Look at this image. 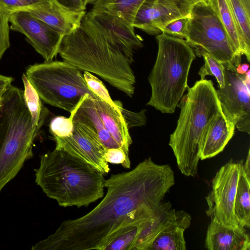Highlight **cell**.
<instances>
[{
	"label": "cell",
	"instance_id": "6da1fadb",
	"mask_svg": "<svg viewBox=\"0 0 250 250\" xmlns=\"http://www.w3.org/2000/svg\"><path fill=\"white\" fill-rule=\"evenodd\" d=\"M174 184L170 166L146 158L129 171L112 174L105 180L107 192L99 204L81 217L64 220L53 233L32 248L103 250L120 228L152 217Z\"/></svg>",
	"mask_w": 250,
	"mask_h": 250
},
{
	"label": "cell",
	"instance_id": "7a4b0ae2",
	"mask_svg": "<svg viewBox=\"0 0 250 250\" xmlns=\"http://www.w3.org/2000/svg\"><path fill=\"white\" fill-rule=\"evenodd\" d=\"M35 182L63 207H87L104 196V174L65 151L55 148L41 155Z\"/></svg>",
	"mask_w": 250,
	"mask_h": 250
},
{
	"label": "cell",
	"instance_id": "3957f363",
	"mask_svg": "<svg viewBox=\"0 0 250 250\" xmlns=\"http://www.w3.org/2000/svg\"><path fill=\"white\" fill-rule=\"evenodd\" d=\"M58 54L63 61L98 75L128 96H133L136 79L132 62L117 45L83 19L78 28L63 37Z\"/></svg>",
	"mask_w": 250,
	"mask_h": 250
},
{
	"label": "cell",
	"instance_id": "277c9868",
	"mask_svg": "<svg viewBox=\"0 0 250 250\" xmlns=\"http://www.w3.org/2000/svg\"><path fill=\"white\" fill-rule=\"evenodd\" d=\"M187 90V94L177 104L181 111L169 145L181 172L186 176L195 177L207 130L222 110L211 80L198 81Z\"/></svg>",
	"mask_w": 250,
	"mask_h": 250
},
{
	"label": "cell",
	"instance_id": "5b68a950",
	"mask_svg": "<svg viewBox=\"0 0 250 250\" xmlns=\"http://www.w3.org/2000/svg\"><path fill=\"white\" fill-rule=\"evenodd\" d=\"M43 125L33 126L23 91L11 85L0 100V192L32 157Z\"/></svg>",
	"mask_w": 250,
	"mask_h": 250
},
{
	"label": "cell",
	"instance_id": "8992f818",
	"mask_svg": "<svg viewBox=\"0 0 250 250\" xmlns=\"http://www.w3.org/2000/svg\"><path fill=\"white\" fill-rule=\"evenodd\" d=\"M155 63L148 77L151 95L147 105L163 113H173L188 88L189 71L196 55L187 42L162 33Z\"/></svg>",
	"mask_w": 250,
	"mask_h": 250
},
{
	"label": "cell",
	"instance_id": "52a82bcc",
	"mask_svg": "<svg viewBox=\"0 0 250 250\" xmlns=\"http://www.w3.org/2000/svg\"><path fill=\"white\" fill-rule=\"evenodd\" d=\"M83 70L64 61H51L30 65L26 77L40 99L69 113L87 94L99 98L87 86Z\"/></svg>",
	"mask_w": 250,
	"mask_h": 250
},
{
	"label": "cell",
	"instance_id": "ba28073f",
	"mask_svg": "<svg viewBox=\"0 0 250 250\" xmlns=\"http://www.w3.org/2000/svg\"><path fill=\"white\" fill-rule=\"evenodd\" d=\"M185 40L199 57L207 53L222 63L235 66L241 63L227 32L209 4L193 6Z\"/></svg>",
	"mask_w": 250,
	"mask_h": 250
},
{
	"label": "cell",
	"instance_id": "9c48e42d",
	"mask_svg": "<svg viewBox=\"0 0 250 250\" xmlns=\"http://www.w3.org/2000/svg\"><path fill=\"white\" fill-rule=\"evenodd\" d=\"M243 161L232 160L221 167L212 181V189L206 199V213L211 220L225 226L239 225L234 214V202Z\"/></svg>",
	"mask_w": 250,
	"mask_h": 250
},
{
	"label": "cell",
	"instance_id": "30bf717a",
	"mask_svg": "<svg viewBox=\"0 0 250 250\" xmlns=\"http://www.w3.org/2000/svg\"><path fill=\"white\" fill-rule=\"evenodd\" d=\"M225 85L216 90L222 110L240 131L250 134V71L238 74L236 67L223 63Z\"/></svg>",
	"mask_w": 250,
	"mask_h": 250
},
{
	"label": "cell",
	"instance_id": "8fae6325",
	"mask_svg": "<svg viewBox=\"0 0 250 250\" xmlns=\"http://www.w3.org/2000/svg\"><path fill=\"white\" fill-rule=\"evenodd\" d=\"M9 22L11 23L10 28L24 35L45 62L52 61L58 54L63 36L29 11L11 14Z\"/></svg>",
	"mask_w": 250,
	"mask_h": 250
},
{
	"label": "cell",
	"instance_id": "7c38bea8",
	"mask_svg": "<svg viewBox=\"0 0 250 250\" xmlns=\"http://www.w3.org/2000/svg\"><path fill=\"white\" fill-rule=\"evenodd\" d=\"M193 6L189 0H145L135 15L133 27L157 36L169 22L189 15Z\"/></svg>",
	"mask_w": 250,
	"mask_h": 250
},
{
	"label": "cell",
	"instance_id": "4fadbf2b",
	"mask_svg": "<svg viewBox=\"0 0 250 250\" xmlns=\"http://www.w3.org/2000/svg\"><path fill=\"white\" fill-rule=\"evenodd\" d=\"M83 19L108 41L117 45L132 62L135 50L144 46L143 39L134 28L108 13L90 10Z\"/></svg>",
	"mask_w": 250,
	"mask_h": 250
},
{
	"label": "cell",
	"instance_id": "5bb4252c",
	"mask_svg": "<svg viewBox=\"0 0 250 250\" xmlns=\"http://www.w3.org/2000/svg\"><path fill=\"white\" fill-rule=\"evenodd\" d=\"M71 135L65 138H53L56 148L68 153L91 165L104 175L108 173L110 168L104 157L106 149L95 137L74 123Z\"/></svg>",
	"mask_w": 250,
	"mask_h": 250
},
{
	"label": "cell",
	"instance_id": "9a60e30c",
	"mask_svg": "<svg viewBox=\"0 0 250 250\" xmlns=\"http://www.w3.org/2000/svg\"><path fill=\"white\" fill-rule=\"evenodd\" d=\"M70 113L73 123L97 138L105 148L120 147L104 127L89 94L84 95Z\"/></svg>",
	"mask_w": 250,
	"mask_h": 250
},
{
	"label": "cell",
	"instance_id": "2e32d148",
	"mask_svg": "<svg viewBox=\"0 0 250 250\" xmlns=\"http://www.w3.org/2000/svg\"><path fill=\"white\" fill-rule=\"evenodd\" d=\"M191 217L184 210L172 208L164 227L148 250H185L184 232L191 224Z\"/></svg>",
	"mask_w": 250,
	"mask_h": 250
},
{
	"label": "cell",
	"instance_id": "e0dca14e",
	"mask_svg": "<svg viewBox=\"0 0 250 250\" xmlns=\"http://www.w3.org/2000/svg\"><path fill=\"white\" fill-rule=\"evenodd\" d=\"M205 247L209 250H250V236L244 227H227L211 220Z\"/></svg>",
	"mask_w": 250,
	"mask_h": 250
},
{
	"label": "cell",
	"instance_id": "ac0fdd59",
	"mask_svg": "<svg viewBox=\"0 0 250 250\" xmlns=\"http://www.w3.org/2000/svg\"><path fill=\"white\" fill-rule=\"evenodd\" d=\"M29 12L63 36L78 28L86 13L67 9L53 0Z\"/></svg>",
	"mask_w": 250,
	"mask_h": 250
},
{
	"label": "cell",
	"instance_id": "d6986e66",
	"mask_svg": "<svg viewBox=\"0 0 250 250\" xmlns=\"http://www.w3.org/2000/svg\"><path fill=\"white\" fill-rule=\"evenodd\" d=\"M235 126L223 112L212 120L205 135L200 159L213 157L222 152L232 137Z\"/></svg>",
	"mask_w": 250,
	"mask_h": 250
},
{
	"label": "cell",
	"instance_id": "ffe728a7",
	"mask_svg": "<svg viewBox=\"0 0 250 250\" xmlns=\"http://www.w3.org/2000/svg\"><path fill=\"white\" fill-rule=\"evenodd\" d=\"M103 123L113 139L127 155L132 140L129 129L118 107H114L101 98L93 99Z\"/></svg>",
	"mask_w": 250,
	"mask_h": 250
},
{
	"label": "cell",
	"instance_id": "44dd1931",
	"mask_svg": "<svg viewBox=\"0 0 250 250\" xmlns=\"http://www.w3.org/2000/svg\"><path fill=\"white\" fill-rule=\"evenodd\" d=\"M208 4L215 13L227 32L237 55H243L241 32L229 0H208Z\"/></svg>",
	"mask_w": 250,
	"mask_h": 250
},
{
	"label": "cell",
	"instance_id": "7402d4cb",
	"mask_svg": "<svg viewBox=\"0 0 250 250\" xmlns=\"http://www.w3.org/2000/svg\"><path fill=\"white\" fill-rule=\"evenodd\" d=\"M171 209L172 204L170 202H161L155 214L143 226L138 236L134 250H148L166 223Z\"/></svg>",
	"mask_w": 250,
	"mask_h": 250
},
{
	"label": "cell",
	"instance_id": "603a6c76",
	"mask_svg": "<svg viewBox=\"0 0 250 250\" xmlns=\"http://www.w3.org/2000/svg\"><path fill=\"white\" fill-rule=\"evenodd\" d=\"M145 0H97L90 10L106 12L133 26L135 15Z\"/></svg>",
	"mask_w": 250,
	"mask_h": 250
},
{
	"label": "cell",
	"instance_id": "cb8c5ba5",
	"mask_svg": "<svg viewBox=\"0 0 250 250\" xmlns=\"http://www.w3.org/2000/svg\"><path fill=\"white\" fill-rule=\"evenodd\" d=\"M250 178L246 175L243 163L241 166L234 202V214L239 225L250 227Z\"/></svg>",
	"mask_w": 250,
	"mask_h": 250
},
{
	"label": "cell",
	"instance_id": "d4e9b609",
	"mask_svg": "<svg viewBox=\"0 0 250 250\" xmlns=\"http://www.w3.org/2000/svg\"><path fill=\"white\" fill-rule=\"evenodd\" d=\"M240 30L243 55L250 61V0H229Z\"/></svg>",
	"mask_w": 250,
	"mask_h": 250
},
{
	"label": "cell",
	"instance_id": "484cf974",
	"mask_svg": "<svg viewBox=\"0 0 250 250\" xmlns=\"http://www.w3.org/2000/svg\"><path fill=\"white\" fill-rule=\"evenodd\" d=\"M24 85L23 99L32 118L34 126L43 124L48 115V110L42 105L41 99L25 74H22Z\"/></svg>",
	"mask_w": 250,
	"mask_h": 250
},
{
	"label": "cell",
	"instance_id": "4316f807",
	"mask_svg": "<svg viewBox=\"0 0 250 250\" xmlns=\"http://www.w3.org/2000/svg\"><path fill=\"white\" fill-rule=\"evenodd\" d=\"M201 57L204 58L205 63L199 71L201 80L205 79L207 75L213 76L218 82V88L224 87L225 77L223 63L206 52L203 53Z\"/></svg>",
	"mask_w": 250,
	"mask_h": 250
},
{
	"label": "cell",
	"instance_id": "83f0119b",
	"mask_svg": "<svg viewBox=\"0 0 250 250\" xmlns=\"http://www.w3.org/2000/svg\"><path fill=\"white\" fill-rule=\"evenodd\" d=\"M50 0H0V9L9 15L21 11H30L39 8Z\"/></svg>",
	"mask_w": 250,
	"mask_h": 250
},
{
	"label": "cell",
	"instance_id": "f1b7e54d",
	"mask_svg": "<svg viewBox=\"0 0 250 250\" xmlns=\"http://www.w3.org/2000/svg\"><path fill=\"white\" fill-rule=\"evenodd\" d=\"M49 128L53 138H65L72 134L74 124L70 117L57 116L51 120Z\"/></svg>",
	"mask_w": 250,
	"mask_h": 250
},
{
	"label": "cell",
	"instance_id": "f546056e",
	"mask_svg": "<svg viewBox=\"0 0 250 250\" xmlns=\"http://www.w3.org/2000/svg\"><path fill=\"white\" fill-rule=\"evenodd\" d=\"M83 77L87 86L91 91L112 106L117 107L115 101L112 100L108 90L101 81L87 71H84Z\"/></svg>",
	"mask_w": 250,
	"mask_h": 250
},
{
	"label": "cell",
	"instance_id": "4dcf8cb0",
	"mask_svg": "<svg viewBox=\"0 0 250 250\" xmlns=\"http://www.w3.org/2000/svg\"><path fill=\"white\" fill-rule=\"evenodd\" d=\"M115 102L128 129L133 127L143 126L146 124V117L145 109H143L138 112H132L125 109L121 102L115 101Z\"/></svg>",
	"mask_w": 250,
	"mask_h": 250
},
{
	"label": "cell",
	"instance_id": "1f68e13d",
	"mask_svg": "<svg viewBox=\"0 0 250 250\" xmlns=\"http://www.w3.org/2000/svg\"><path fill=\"white\" fill-rule=\"evenodd\" d=\"M189 17L190 15L169 22L164 27L162 33H164L173 37L185 39Z\"/></svg>",
	"mask_w": 250,
	"mask_h": 250
},
{
	"label": "cell",
	"instance_id": "d6a6232c",
	"mask_svg": "<svg viewBox=\"0 0 250 250\" xmlns=\"http://www.w3.org/2000/svg\"><path fill=\"white\" fill-rule=\"evenodd\" d=\"M8 13L0 9V60L10 46L9 18Z\"/></svg>",
	"mask_w": 250,
	"mask_h": 250
},
{
	"label": "cell",
	"instance_id": "836d02e7",
	"mask_svg": "<svg viewBox=\"0 0 250 250\" xmlns=\"http://www.w3.org/2000/svg\"><path fill=\"white\" fill-rule=\"evenodd\" d=\"M104 157L107 163L121 164L125 168H129L131 166L129 155L121 148L105 149Z\"/></svg>",
	"mask_w": 250,
	"mask_h": 250
},
{
	"label": "cell",
	"instance_id": "e575fe53",
	"mask_svg": "<svg viewBox=\"0 0 250 250\" xmlns=\"http://www.w3.org/2000/svg\"><path fill=\"white\" fill-rule=\"evenodd\" d=\"M59 5L68 9L77 11H85L86 6L82 0H53Z\"/></svg>",
	"mask_w": 250,
	"mask_h": 250
},
{
	"label": "cell",
	"instance_id": "d590c367",
	"mask_svg": "<svg viewBox=\"0 0 250 250\" xmlns=\"http://www.w3.org/2000/svg\"><path fill=\"white\" fill-rule=\"evenodd\" d=\"M13 78L0 74V100L3 94L12 85Z\"/></svg>",
	"mask_w": 250,
	"mask_h": 250
},
{
	"label": "cell",
	"instance_id": "8d00e7d4",
	"mask_svg": "<svg viewBox=\"0 0 250 250\" xmlns=\"http://www.w3.org/2000/svg\"><path fill=\"white\" fill-rule=\"evenodd\" d=\"M249 70V63L239 64L236 68V72L240 74H244Z\"/></svg>",
	"mask_w": 250,
	"mask_h": 250
},
{
	"label": "cell",
	"instance_id": "74e56055",
	"mask_svg": "<svg viewBox=\"0 0 250 250\" xmlns=\"http://www.w3.org/2000/svg\"><path fill=\"white\" fill-rule=\"evenodd\" d=\"M243 167L245 172L247 176L250 178V151L249 149L248 155L245 164H243Z\"/></svg>",
	"mask_w": 250,
	"mask_h": 250
},
{
	"label": "cell",
	"instance_id": "f35d334b",
	"mask_svg": "<svg viewBox=\"0 0 250 250\" xmlns=\"http://www.w3.org/2000/svg\"><path fill=\"white\" fill-rule=\"evenodd\" d=\"M194 5L197 4H209L208 0H189Z\"/></svg>",
	"mask_w": 250,
	"mask_h": 250
},
{
	"label": "cell",
	"instance_id": "ab89813d",
	"mask_svg": "<svg viewBox=\"0 0 250 250\" xmlns=\"http://www.w3.org/2000/svg\"><path fill=\"white\" fill-rule=\"evenodd\" d=\"M97 0H82L83 4L86 6L87 4H93Z\"/></svg>",
	"mask_w": 250,
	"mask_h": 250
}]
</instances>
